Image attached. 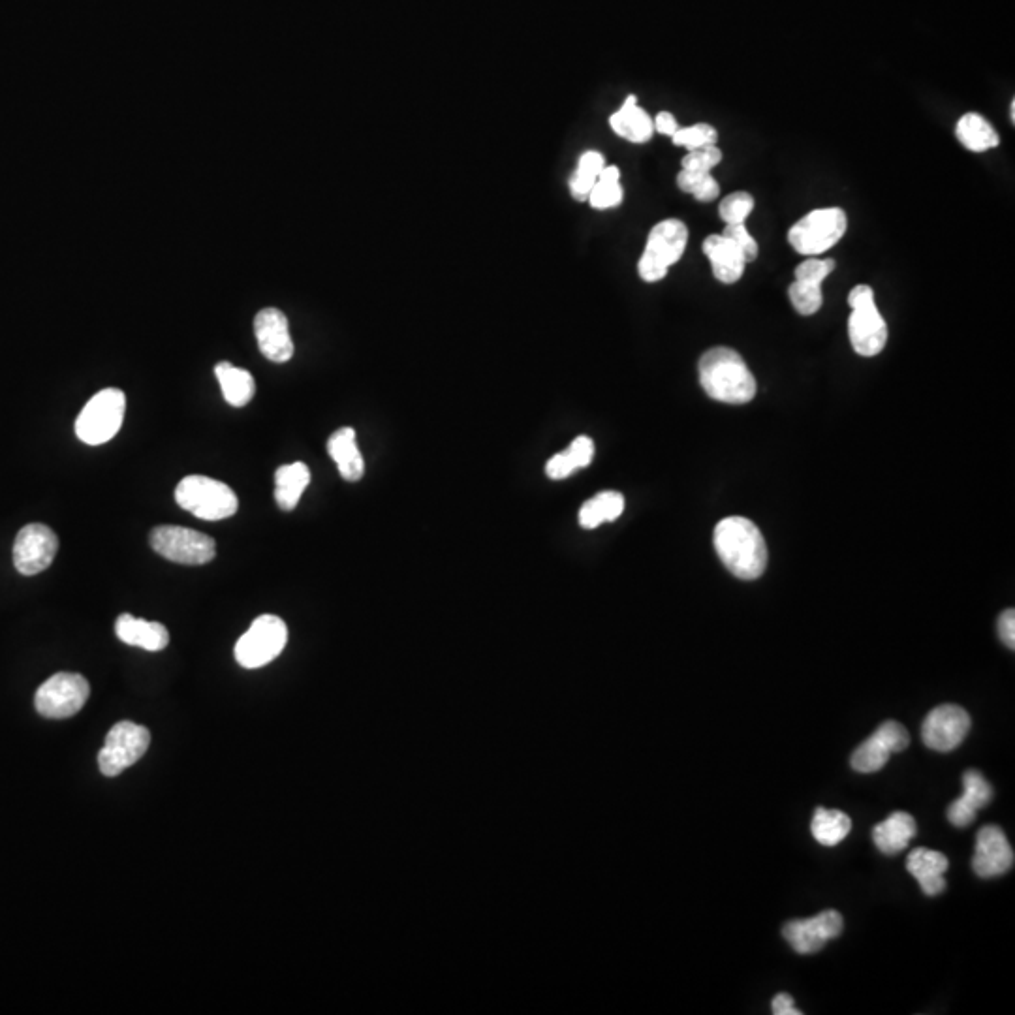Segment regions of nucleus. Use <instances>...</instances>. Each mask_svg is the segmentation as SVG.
<instances>
[{"mask_svg": "<svg viewBox=\"0 0 1015 1015\" xmlns=\"http://www.w3.org/2000/svg\"><path fill=\"white\" fill-rule=\"evenodd\" d=\"M720 561L735 578L752 581L767 568V546L764 534L747 517H726L719 521L713 534Z\"/></svg>", "mask_w": 1015, "mask_h": 1015, "instance_id": "1", "label": "nucleus"}, {"mask_svg": "<svg viewBox=\"0 0 1015 1015\" xmlns=\"http://www.w3.org/2000/svg\"><path fill=\"white\" fill-rule=\"evenodd\" d=\"M703 391L720 403L745 405L756 395V378L739 352L726 346L711 348L698 363Z\"/></svg>", "mask_w": 1015, "mask_h": 1015, "instance_id": "2", "label": "nucleus"}, {"mask_svg": "<svg viewBox=\"0 0 1015 1015\" xmlns=\"http://www.w3.org/2000/svg\"><path fill=\"white\" fill-rule=\"evenodd\" d=\"M177 504L203 521H222L237 514L239 500L232 487L209 476H187L175 489Z\"/></svg>", "mask_w": 1015, "mask_h": 1015, "instance_id": "3", "label": "nucleus"}, {"mask_svg": "<svg viewBox=\"0 0 1015 1015\" xmlns=\"http://www.w3.org/2000/svg\"><path fill=\"white\" fill-rule=\"evenodd\" d=\"M848 305L852 307L848 318L852 348L863 358L878 356L888 343V324L876 307L873 288L867 284L856 286L848 296Z\"/></svg>", "mask_w": 1015, "mask_h": 1015, "instance_id": "4", "label": "nucleus"}, {"mask_svg": "<svg viewBox=\"0 0 1015 1015\" xmlns=\"http://www.w3.org/2000/svg\"><path fill=\"white\" fill-rule=\"evenodd\" d=\"M688 228L683 220L668 219L658 222L651 230L645 250L641 254L638 273L645 282L662 281L670 267L681 260L687 249Z\"/></svg>", "mask_w": 1015, "mask_h": 1015, "instance_id": "5", "label": "nucleus"}, {"mask_svg": "<svg viewBox=\"0 0 1015 1015\" xmlns=\"http://www.w3.org/2000/svg\"><path fill=\"white\" fill-rule=\"evenodd\" d=\"M125 393L117 388L98 391L79 412L76 435L89 446H100L115 437L125 420Z\"/></svg>", "mask_w": 1015, "mask_h": 1015, "instance_id": "6", "label": "nucleus"}, {"mask_svg": "<svg viewBox=\"0 0 1015 1015\" xmlns=\"http://www.w3.org/2000/svg\"><path fill=\"white\" fill-rule=\"evenodd\" d=\"M846 232V213L841 207L816 209L796 224L788 232V243L797 254L814 256L835 247Z\"/></svg>", "mask_w": 1015, "mask_h": 1015, "instance_id": "7", "label": "nucleus"}, {"mask_svg": "<svg viewBox=\"0 0 1015 1015\" xmlns=\"http://www.w3.org/2000/svg\"><path fill=\"white\" fill-rule=\"evenodd\" d=\"M286 641L288 628L281 617L262 615L237 641L235 660L247 670L262 668L281 655Z\"/></svg>", "mask_w": 1015, "mask_h": 1015, "instance_id": "8", "label": "nucleus"}, {"mask_svg": "<svg viewBox=\"0 0 1015 1015\" xmlns=\"http://www.w3.org/2000/svg\"><path fill=\"white\" fill-rule=\"evenodd\" d=\"M149 542L158 555L177 564L200 566L211 563L217 555V544L211 536L187 527L162 525L153 529Z\"/></svg>", "mask_w": 1015, "mask_h": 1015, "instance_id": "9", "label": "nucleus"}, {"mask_svg": "<svg viewBox=\"0 0 1015 1015\" xmlns=\"http://www.w3.org/2000/svg\"><path fill=\"white\" fill-rule=\"evenodd\" d=\"M91 687L79 673H55L36 690V711L46 719H70L89 700Z\"/></svg>", "mask_w": 1015, "mask_h": 1015, "instance_id": "10", "label": "nucleus"}, {"mask_svg": "<svg viewBox=\"0 0 1015 1015\" xmlns=\"http://www.w3.org/2000/svg\"><path fill=\"white\" fill-rule=\"evenodd\" d=\"M151 745V734L136 722L123 720L115 724L106 735V743L98 754L102 775L117 777L126 767L134 766L145 756Z\"/></svg>", "mask_w": 1015, "mask_h": 1015, "instance_id": "11", "label": "nucleus"}, {"mask_svg": "<svg viewBox=\"0 0 1015 1015\" xmlns=\"http://www.w3.org/2000/svg\"><path fill=\"white\" fill-rule=\"evenodd\" d=\"M59 538L47 525L31 523L17 532L14 542V564L23 576H36L55 561Z\"/></svg>", "mask_w": 1015, "mask_h": 1015, "instance_id": "12", "label": "nucleus"}, {"mask_svg": "<svg viewBox=\"0 0 1015 1015\" xmlns=\"http://www.w3.org/2000/svg\"><path fill=\"white\" fill-rule=\"evenodd\" d=\"M970 722V715L963 707L953 703L938 705L923 720V743L937 752H952L969 735Z\"/></svg>", "mask_w": 1015, "mask_h": 1015, "instance_id": "13", "label": "nucleus"}, {"mask_svg": "<svg viewBox=\"0 0 1015 1015\" xmlns=\"http://www.w3.org/2000/svg\"><path fill=\"white\" fill-rule=\"evenodd\" d=\"M910 745V734L897 720H886L875 734L863 741L852 754V767L858 773H875L888 764L893 752H903Z\"/></svg>", "mask_w": 1015, "mask_h": 1015, "instance_id": "14", "label": "nucleus"}, {"mask_svg": "<svg viewBox=\"0 0 1015 1015\" xmlns=\"http://www.w3.org/2000/svg\"><path fill=\"white\" fill-rule=\"evenodd\" d=\"M843 916L837 910H824L814 918L794 920L782 927V935L790 942L794 952L801 955L820 952L829 940L843 933Z\"/></svg>", "mask_w": 1015, "mask_h": 1015, "instance_id": "15", "label": "nucleus"}, {"mask_svg": "<svg viewBox=\"0 0 1015 1015\" xmlns=\"http://www.w3.org/2000/svg\"><path fill=\"white\" fill-rule=\"evenodd\" d=\"M1014 848L1000 826H984L976 835L972 869L980 878L1004 875L1014 867Z\"/></svg>", "mask_w": 1015, "mask_h": 1015, "instance_id": "16", "label": "nucleus"}, {"mask_svg": "<svg viewBox=\"0 0 1015 1015\" xmlns=\"http://www.w3.org/2000/svg\"><path fill=\"white\" fill-rule=\"evenodd\" d=\"M254 333L258 348L273 363H286L294 356V341L290 337L288 318L279 309H262L254 318Z\"/></svg>", "mask_w": 1015, "mask_h": 1015, "instance_id": "17", "label": "nucleus"}, {"mask_svg": "<svg viewBox=\"0 0 1015 1015\" xmlns=\"http://www.w3.org/2000/svg\"><path fill=\"white\" fill-rule=\"evenodd\" d=\"M963 786H965V794L948 807V820L955 828L970 826L976 818V811L987 807L993 799V788L989 786V782L985 781L984 775L976 769H969L963 775Z\"/></svg>", "mask_w": 1015, "mask_h": 1015, "instance_id": "18", "label": "nucleus"}, {"mask_svg": "<svg viewBox=\"0 0 1015 1015\" xmlns=\"http://www.w3.org/2000/svg\"><path fill=\"white\" fill-rule=\"evenodd\" d=\"M703 254L711 260L713 275L722 284L739 281L745 273V266L749 264L734 241L722 234L709 235L703 241Z\"/></svg>", "mask_w": 1015, "mask_h": 1015, "instance_id": "19", "label": "nucleus"}, {"mask_svg": "<svg viewBox=\"0 0 1015 1015\" xmlns=\"http://www.w3.org/2000/svg\"><path fill=\"white\" fill-rule=\"evenodd\" d=\"M906 869L920 882L925 895L935 897L938 893L946 890L944 873H948L950 861L942 852L929 850V848H916L906 858Z\"/></svg>", "mask_w": 1015, "mask_h": 1015, "instance_id": "20", "label": "nucleus"}, {"mask_svg": "<svg viewBox=\"0 0 1015 1015\" xmlns=\"http://www.w3.org/2000/svg\"><path fill=\"white\" fill-rule=\"evenodd\" d=\"M115 632H117V638L126 645L141 647V649L153 651V653L166 649L170 643V634H168L166 626L136 619L130 613H123L117 619Z\"/></svg>", "mask_w": 1015, "mask_h": 1015, "instance_id": "21", "label": "nucleus"}, {"mask_svg": "<svg viewBox=\"0 0 1015 1015\" xmlns=\"http://www.w3.org/2000/svg\"><path fill=\"white\" fill-rule=\"evenodd\" d=\"M918 833V824L912 814L897 811L873 828V841L884 856H897L905 850Z\"/></svg>", "mask_w": 1015, "mask_h": 1015, "instance_id": "22", "label": "nucleus"}, {"mask_svg": "<svg viewBox=\"0 0 1015 1015\" xmlns=\"http://www.w3.org/2000/svg\"><path fill=\"white\" fill-rule=\"evenodd\" d=\"M328 452L346 482H360L365 472V461L356 442V431L352 427L337 429L329 437Z\"/></svg>", "mask_w": 1015, "mask_h": 1015, "instance_id": "23", "label": "nucleus"}, {"mask_svg": "<svg viewBox=\"0 0 1015 1015\" xmlns=\"http://www.w3.org/2000/svg\"><path fill=\"white\" fill-rule=\"evenodd\" d=\"M609 125L617 136L632 143H645L653 138L655 132L653 119L638 106L636 96L626 98L621 110L609 117Z\"/></svg>", "mask_w": 1015, "mask_h": 1015, "instance_id": "24", "label": "nucleus"}, {"mask_svg": "<svg viewBox=\"0 0 1015 1015\" xmlns=\"http://www.w3.org/2000/svg\"><path fill=\"white\" fill-rule=\"evenodd\" d=\"M311 484V470L305 463H290L275 472V500L284 512L297 506L303 491Z\"/></svg>", "mask_w": 1015, "mask_h": 1015, "instance_id": "25", "label": "nucleus"}, {"mask_svg": "<svg viewBox=\"0 0 1015 1015\" xmlns=\"http://www.w3.org/2000/svg\"><path fill=\"white\" fill-rule=\"evenodd\" d=\"M594 457L593 438L578 437L564 452L553 455L546 463L547 478L564 480L572 476L576 470L591 465Z\"/></svg>", "mask_w": 1015, "mask_h": 1015, "instance_id": "26", "label": "nucleus"}, {"mask_svg": "<svg viewBox=\"0 0 1015 1015\" xmlns=\"http://www.w3.org/2000/svg\"><path fill=\"white\" fill-rule=\"evenodd\" d=\"M957 140L972 153H985L999 145V134L993 125L980 113H967L959 119L955 128Z\"/></svg>", "mask_w": 1015, "mask_h": 1015, "instance_id": "27", "label": "nucleus"}, {"mask_svg": "<svg viewBox=\"0 0 1015 1015\" xmlns=\"http://www.w3.org/2000/svg\"><path fill=\"white\" fill-rule=\"evenodd\" d=\"M215 375L219 378L222 395L228 405L241 406L249 405L256 393V384L249 371L234 367L232 363L224 361L215 367Z\"/></svg>", "mask_w": 1015, "mask_h": 1015, "instance_id": "28", "label": "nucleus"}, {"mask_svg": "<svg viewBox=\"0 0 1015 1015\" xmlns=\"http://www.w3.org/2000/svg\"><path fill=\"white\" fill-rule=\"evenodd\" d=\"M625 512V497L619 491H602L587 500L579 510V525L593 531L606 521H615Z\"/></svg>", "mask_w": 1015, "mask_h": 1015, "instance_id": "29", "label": "nucleus"}, {"mask_svg": "<svg viewBox=\"0 0 1015 1015\" xmlns=\"http://www.w3.org/2000/svg\"><path fill=\"white\" fill-rule=\"evenodd\" d=\"M852 829V820L848 814L835 809L818 807L812 816L811 833L816 843L824 846H835L843 843Z\"/></svg>", "mask_w": 1015, "mask_h": 1015, "instance_id": "30", "label": "nucleus"}, {"mask_svg": "<svg viewBox=\"0 0 1015 1015\" xmlns=\"http://www.w3.org/2000/svg\"><path fill=\"white\" fill-rule=\"evenodd\" d=\"M604 166H606L604 157L596 151H587L581 155L578 168L570 179V192H572L574 200H578V202L589 200V194L596 185L598 175L604 170Z\"/></svg>", "mask_w": 1015, "mask_h": 1015, "instance_id": "31", "label": "nucleus"}, {"mask_svg": "<svg viewBox=\"0 0 1015 1015\" xmlns=\"http://www.w3.org/2000/svg\"><path fill=\"white\" fill-rule=\"evenodd\" d=\"M623 187H621V172L617 166H604V170L598 175V181L594 185L589 202L594 209L606 211L611 207H617L623 202Z\"/></svg>", "mask_w": 1015, "mask_h": 1015, "instance_id": "32", "label": "nucleus"}, {"mask_svg": "<svg viewBox=\"0 0 1015 1015\" xmlns=\"http://www.w3.org/2000/svg\"><path fill=\"white\" fill-rule=\"evenodd\" d=\"M788 296H790L794 309L803 316L818 313L824 303L822 284H818V282L797 281L796 279L788 288Z\"/></svg>", "mask_w": 1015, "mask_h": 1015, "instance_id": "33", "label": "nucleus"}, {"mask_svg": "<svg viewBox=\"0 0 1015 1015\" xmlns=\"http://www.w3.org/2000/svg\"><path fill=\"white\" fill-rule=\"evenodd\" d=\"M754 209V198L749 192H734L720 202V219L726 224H745Z\"/></svg>", "mask_w": 1015, "mask_h": 1015, "instance_id": "34", "label": "nucleus"}, {"mask_svg": "<svg viewBox=\"0 0 1015 1015\" xmlns=\"http://www.w3.org/2000/svg\"><path fill=\"white\" fill-rule=\"evenodd\" d=\"M673 143L679 147H687L688 151L705 147V145H717L719 134L711 125H694L690 128H679L672 136Z\"/></svg>", "mask_w": 1015, "mask_h": 1015, "instance_id": "35", "label": "nucleus"}, {"mask_svg": "<svg viewBox=\"0 0 1015 1015\" xmlns=\"http://www.w3.org/2000/svg\"><path fill=\"white\" fill-rule=\"evenodd\" d=\"M722 160V151L717 145H705L688 151L687 157L683 158L681 166L683 170L690 172L709 173L715 166H719Z\"/></svg>", "mask_w": 1015, "mask_h": 1015, "instance_id": "36", "label": "nucleus"}, {"mask_svg": "<svg viewBox=\"0 0 1015 1015\" xmlns=\"http://www.w3.org/2000/svg\"><path fill=\"white\" fill-rule=\"evenodd\" d=\"M722 235H726L728 239H732L735 245L739 247V250L743 252L745 260L747 262H754L758 258V243L756 239L749 234V230L745 228V224H726V230L722 232Z\"/></svg>", "mask_w": 1015, "mask_h": 1015, "instance_id": "37", "label": "nucleus"}, {"mask_svg": "<svg viewBox=\"0 0 1015 1015\" xmlns=\"http://www.w3.org/2000/svg\"><path fill=\"white\" fill-rule=\"evenodd\" d=\"M835 269V260H805L803 264L796 267L797 281L822 282L828 279Z\"/></svg>", "mask_w": 1015, "mask_h": 1015, "instance_id": "38", "label": "nucleus"}, {"mask_svg": "<svg viewBox=\"0 0 1015 1015\" xmlns=\"http://www.w3.org/2000/svg\"><path fill=\"white\" fill-rule=\"evenodd\" d=\"M999 636L1008 649H1015V611L1006 609L999 617Z\"/></svg>", "mask_w": 1015, "mask_h": 1015, "instance_id": "39", "label": "nucleus"}, {"mask_svg": "<svg viewBox=\"0 0 1015 1015\" xmlns=\"http://www.w3.org/2000/svg\"><path fill=\"white\" fill-rule=\"evenodd\" d=\"M720 188L717 179L709 173L705 175L702 183L698 185V188L692 192V196L698 200V202H713L719 198Z\"/></svg>", "mask_w": 1015, "mask_h": 1015, "instance_id": "40", "label": "nucleus"}, {"mask_svg": "<svg viewBox=\"0 0 1015 1015\" xmlns=\"http://www.w3.org/2000/svg\"><path fill=\"white\" fill-rule=\"evenodd\" d=\"M771 1008H773L775 1015H801V1010L797 1008L796 1002L788 993H779L771 1002Z\"/></svg>", "mask_w": 1015, "mask_h": 1015, "instance_id": "41", "label": "nucleus"}, {"mask_svg": "<svg viewBox=\"0 0 1015 1015\" xmlns=\"http://www.w3.org/2000/svg\"><path fill=\"white\" fill-rule=\"evenodd\" d=\"M653 125H655L656 132H660L664 136H673L679 130V125H677V121H675V117H673L670 111H660L656 115Z\"/></svg>", "mask_w": 1015, "mask_h": 1015, "instance_id": "42", "label": "nucleus"}, {"mask_svg": "<svg viewBox=\"0 0 1015 1015\" xmlns=\"http://www.w3.org/2000/svg\"><path fill=\"white\" fill-rule=\"evenodd\" d=\"M1010 119H1012V123H1015V100H1012V106H1010Z\"/></svg>", "mask_w": 1015, "mask_h": 1015, "instance_id": "43", "label": "nucleus"}]
</instances>
